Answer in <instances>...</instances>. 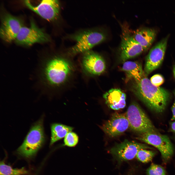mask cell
<instances>
[{
    "mask_svg": "<svg viewBox=\"0 0 175 175\" xmlns=\"http://www.w3.org/2000/svg\"><path fill=\"white\" fill-rule=\"evenodd\" d=\"M151 149L146 144L125 140L115 145L110 149V152L114 159L119 164L133 159L141 149Z\"/></svg>",
    "mask_w": 175,
    "mask_h": 175,
    "instance_id": "obj_7",
    "label": "cell"
},
{
    "mask_svg": "<svg viewBox=\"0 0 175 175\" xmlns=\"http://www.w3.org/2000/svg\"><path fill=\"white\" fill-rule=\"evenodd\" d=\"M64 141L65 145L70 147H74L78 143L79 137L76 133L71 131L65 136Z\"/></svg>",
    "mask_w": 175,
    "mask_h": 175,
    "instance_id": "obj_22",
    "label": "cell"
},
{
    "mask_svg": "<svg viewBox=\"0 0 175 175\" xmlns=\"http://www.w3.org/2000/svg\"><path fill=\"white\" fill-rule=\"evenodd\" d=\"M126 27L123 28L120 46V58L123 62L139 55L144 51Z\"/></svg>",
    "mask_w": 175,
    "mask_h": 175,
    "instance_id": "obj_10",
    "label": "cell"
},
{
    "mask_svg": "<svg viewBox=\"0 0 175 175\" xmlns=\"http://www.w3.org/2000/svg\"><path fill=\"white\" fill-rule=\"evenodd\" d=\"M24 3L29 9L48 21L54 20L59 16L60 6L58 0H42L35 6L33 5L29 0H25Z\"/></svg>",
    "mask_w": 175,
    "mask_h": 175,
    "instance_id": "obj_13",
    "label": "cell"
},
{
    "mask_svg": "<svg viewBox=\"0 0 175 175\" xmlns=\"http://www.w3.org/2000/svg\"><path fill=\"white\" fill-rule=\"evenodd\" d=\"M169 35L163 38L150 50L145 60L144 72L147 76L161 65L164 59Z\"/></svg>",
    "mask_w": 175,
    "mask_h": 175,
    "instance_id": "obj_11",
    "label": "cell"
},
{
    "mask_svg": "<svg viewBox=\"0 0 175 175\" xmlns=\"http://www.w3.org/2000/svg\"><path fill=\"white\" fill-rule=\"evenodd\" d=\"M132 35L135 40L143 47L144 51H146L154 41L156 32L154 29L143 28L134 31Z\"/></svg>",
    "mask_w": 175,
    "mask_h": 175,
    "instance_id": "obj_16",
    "label": "cell"
},
{
    "mask_svg": "<svg viewBox=\"0 0 175 175\" xmlns=\"http://www.w3.org/2000/svg\"><path fill=\"white\" fill-rule=\"evenodd\" d=\"M51 136L50 145L51 146L58 141L64 137L66 134L71 131L73 128L59 123L51 124Z\"/></svg>",
    "mask_w": 175,
    "mask_h": 175,
    "instance_id": "obj_18",
    "label": "cell"
},
{
    "mask_svg": "<svg viewBox=\"0 0 175 175\" xmlns=\"http://www.w3.org/2000/svg\"><path fill=\"white\" fill-rule=\"evenodd\" d=\"M122 70L135 81H138L145 75L141 64L136 61H127L123 62Z\"/></svg>",
    "mask_w": 175,
    "mask_h": 175,
    "instance_id": "obj_17",
    "label": "cell"
},
{
    "mask_svg": "<svg viewBox=\"0 0 175 175\" xmlns=\"http://www.w3.org/2000/svg\"><path fill=\"white\" fill-rule=\"evenodd\" d=\"M173 72L174 76L175 78V65L173 67Z\"/></svg>",
    "mask_w": 175,
    "mask_h": 175,
    "instance_id": "obj_26",
    "label": "cell"
},
{
    "mask_svg": "<svg viewBox=\"0 0 175 175\" xmlns=\"http://www.w3.org/2000/svg\"><path fill=\"white\" fill-rule=\"evenodd\" d=\"M29 171L24 168L19 169H13L10 166L1 161L0 165V175H26Z\"/></svg>",
    "mask_w": 175,
    "mask_h": 175,
    "instance_id": "obj_19",
    "label": "cell"
},
{
    "mask_svg": "<svg viewBox=\"0 0 175 175\" xmlns=\"http://www.w3.org/2000/svg\"><path fill=\"white\" fill-rule=\"evenodd\" d=\"M131 89L150 109L158 113L164 110L170 97L168 91L153 85L145 75L139 81H134Z\"/></svg>",
    "mask_w": 175,
    "mask_h": 175,
    "instance_id": "obj_2",
    "label": "cell"
},
{
    "mask_svg": "<svg viewBox=\"0 0 175 175\" xmlns=\"http://www.w3.org/2000/svg\"><path fill=\"white\" fill-rule=\"evenodd\" d=\"M80 63L83 72L89 77L100 75L106 68L105 62L102 56L91 50L83 53Z\"/></svg>",
    "mask_w": 175,
    "mask_h": 175,
    "instance_id": "obj_9",
    "label": "cell"
},
{
    "mask_svg": "<svg viewBox=\"0 0 175 175\" xmlns=\"http://www.w3.org/2000/svg\"><path fill=\"white\" fill-rule=\"evenodd\" d=\"M136 139L157 148L164 163L169 161L173 155L174 148L169 138L156 130L140 134Z\"/></svg>",
    "mask_w": 175,
    "mask_h": 175,
    "instance_id": "obj_5",
    "label": "cell"
},
{
    "mask_svg": "<svg viewBox=\"0 0 175 175\" xmlns=\"http://www.w3.org/2000/svg\"><path fill=\"white\" fill-rule=\"evenodd\" d=\"M23 26L19 18L9 13H5L1 19L0 37L6 42L11 43L15 40Z\"/></svg>",
    "mask_w": 175,
    "mask_h": 175,
    "instance_id": "obj_12",
    "label": "cell"
},
{
    "mask_svg": "<svg viewBox=\"0 0 175 175\" xmlns=\"http://www.w3.org/2000/svg\"><path fill=\"white\" fill-rule=\"evenodd\" d=\"M150 80L153 85L158 87L162 84L164 80L163 77L159 74L154 75L151 78Z\"/></svg>",
    "mask_w": 175,
    "mask_h": 175,
    "instance_id": "obj_23",
    "label": "cell"
},
{
    "mask_svg": "<svg viewBox=\"0 0 175 175\" xmlns=\"http://www.w3.org/2000/svg\"><path fill=\"white\" fill-rule=\"evenodd\" d=\"M30 24L29 27H22L15 40L17 44L30 46L36 43H44L50 41L49 35L43 29L37 26L33 19L31 20Z\"/></svg>",
    "mask_w": 175,
    "mask_h": 175,
    "instance_id": "obj_8",
    "label": "cell"
},
{
    "mask_svg": "<svg viewBox=\"0 0 175 175\" xmlns=\"http://www.w3.org/2000/svg\"><path fill=\"white\" fill-rule=\"evenodd\" d=\"M170 130L171 131L175 133V121L170 123Z\"/></svg>",
    "mask_w": 175,
    "mask_h": 175,
    "instance_id": "obj_25",
    "label": "cell"
},
{
    "mask_svg": "<svg viewBox=\"0 0 175 175\" xmlns=\"http://www.w3.org/2000/svg\"><path fill=\"white\" fill-rule=\"evenodd\" d=\"M103 97L108 106L113 110H119L126 105V96L121 89H111L104 94Z\"/></svg>",
    "mask_w": 175,
    "mask_h": 175,
    "instance_id": "obj_15",
    "label": "cell"
},
{
    "mask_svg": "<svg viewBox=\"0 0 175 175\" xmlns=\"http://www.w3.org/2000/svg\"><path fill=\"white\" fill-rule=\"evenodd\" d=\"M69 37L75 41L76 44L67 52L66 54L70 57L83 53L106 39L105 34L95 29L87 30L70 35Z\"/></svg>",
    "mask_w": 175,
    "mask_h": 175,
    "instance_id": "obj_3",
    "label": "cell"
},
{
    "mask_svg": "<svg viewBox=\"0 0 175 175\" xmlns=\"http://www.w3.org/2000/svg\"><path fill=\"white\" fill-rule=\"evenodd\" d=\"M156 153V152L153 150L143 149L138 151L136 157L140 161L146 163L150 161Z\"/></svg>",
    "mask_w": 175,
    "mask_h": 175,
    "instance_id": "obj_20",
    "label": "cell"
},
{
    "mask_svg": "<svg viewBox=\"0 0 175 175\" xmlns=\"http://www.w3.org/2000/svg\"><path fill=\"white\" fill-rule=\"evenodd\" d=\"M175 96V92L174 93Z\"/></svg>",
    "mask_w": 175,
    "mask_h": 175,
    "instance_id": "obj_27",
    "label": "cell"
},
{
    "mask_svg": "<svg viewBox=\"0 0 175 175\" xmlns=\"http://www.w3.org/2000/svg\"><path fill=\"white\" fill-rule=\"evenodd\" d=\"M70 57L66 54H55L42 60L39 77L44 88L56 91L64 88L72 82L76 68Z\"/></svg>",
    "mask_w": 175,
    "mask_h": 175,
    "instance_id": "obj_1",
    "label": "cell"
},
{
    "mask_svg": "<svg viewBox=\"0 0 175 175\" xmlns=\"http://www.w3.org/2000/svg\"><path fill=\"white\" fill-rule=\"evenodd\" d=\"M172 113V116L171 120H175V96L174 102L171 107Z\"/></svg>",
    "mask_w": 175,
    "mask_h": 175,
    "instance_id": "obj_24",
    "label": "cell"
},
{
    "mask_svg": "<svg viewBox=\"0 0 175 175\" xmlns=\"http://www.w3.org/2000/svg\"><path fill=\"white\" fill-rule=\"evenodd\" d=\"M43 117L34 123L30 129L22 145L17 150L22 156L29 158L34 156L45 140L43 127Z\"/></svg>",
    "mask_w": 175,
    "mask_h": 175,
    "instance_id": "obj_4",
    "label": "cell"
},
{
    "mask_svg": "<svg viewBox=\"0 0 175 175\" xmlns=\"http://www.w3.org/2000/svg\"><path fill=\"white\" fill-rule=\"evenodd\" d=\"M129 128L140 134L156 130L151 122L139 105L132 102L125 113Z\"/></svg>",
    "mask_w": 175,
    "mask_h": 175,
    "instance_id": "obj_6",
    "label": "cell"
},
{
    "mask_svg": "<svg viewBox=\"0 0 175 175\" xmlns=\"http://www.w3.org/2000/svg\"><path fill=\"white\" fill-rule=\"evenodd\" d=\"M146 175H167L164 168L162 166L152 163L146 170Z\"/></svg>",
    "mask_w": 175,
    "mask_h": 175,
    "instance_id": "obj_21",
    "label": "cell"
},
{
    "mask_svg": "<svg viewBox=\"0 0 175 175\" xmlns=\"http://www.w3.org/2000/svg\"><path fill=\"white\" fill-rule=\"evenodd\" d=\"M129 127L126 114L116 113L101 126L105 133L110 138L116 137Z\"/></svg>",
    "mask_w": 175,
    "mask_h": 175,
    "instance_id": "obj_14",
    "label": "cell"
}]
</instances>
